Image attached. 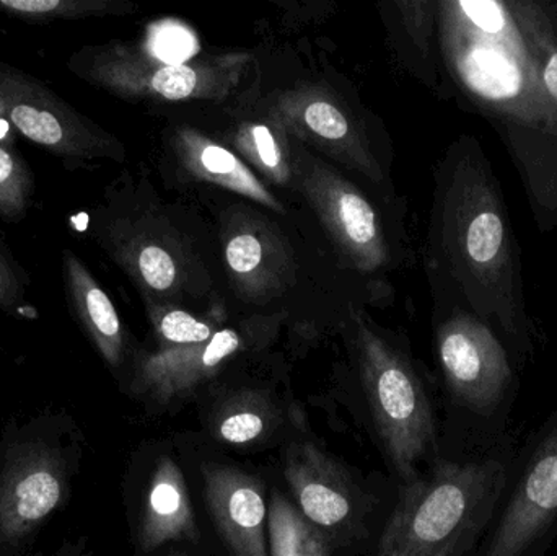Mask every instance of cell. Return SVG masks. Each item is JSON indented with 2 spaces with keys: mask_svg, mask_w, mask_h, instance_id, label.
Here are the masks:
<instances>
[{
  "mask_svg": "<svg viewBox=\"0 0 557 556\" xmlns=\"http://www.w3.org/2000/svg\"><path fill=\"white\" fill-rule=\"evenodd\" d=\"M23 556H95L87 548V542L84 539H75V541H64L54 551L48 552H29Z\"/></svg>",
  "mask_w": 557,
  "mask_h": 556,
  "instance_id": "f1b7e54d",
  "label": "cell"
},
{
  "mask_svg": "<svg viewBox=\"0 0 557 556\" xmlns=\"http://www.w3.org/2000/svg\"><path fill=\"white\" fill-rule=\"evenodd\" d=\"M282 319L284 313H258L240 326H224L201 345L153 351L134 349L124 375L127 391L134 397L162 405L186 397L242 353L267 346L278 332Z\"/></svg>",
  "mask_w": 557,
  "mask_h": 556,
  "instance_id": "30bf717a",
  "label": "cell"
},
{
  "mask_svg": "<svg viewBox=\"0 0 557 556\" xmlns=\"http://www.w3.org/2000/svg\"><path fill=\"white\" fill-rule=\"evenodd\" d=\"M285 480L301 515L317 528H337L352 515L349 479L334 460L311 444L288 449Z\"/></svg>",
  "mask_w": 557,
  "mask_h": 556,
  "instance_id": "e0dca14e",
  "label": "cell"
},
{
  "mask_svg": "<svg viewBox=\"0 0 557 556\" xmlns=\"http://www.w3.org/2000/svg\"><path fill=\"white\" fill-rule=\"evenodd\" d=\"M273 421L270 401L257 392H245L222 407L214 421L215 434L224 443L244 446L264 436Z\"/></svg>",
  "mask_w": 557,
  "mask_h": 556,
  "instance_id": "603a6c76",
  "label": "cell"
},
{
  "mask_svg": "<svg viewBox=\"0 0 557 556\" xmlns=\"http://www.w3.org/2000/svg\"><path fill=\"white\" fill-rule=\"evenodd\" d=\"M354 342L363 391L380 440L405 485L419 479L422 457L435 446V420L428 392L408 359L366 320L354 317Z\"/></svg>",
  "mask_w": 557,
  "mask_h": 556,
  "instance_id": "5b68a950",
  "label": "cell"
},
{
  "mask_svg": "<svg viewBox=\"0 0 557 556\" xmlns=\"http://www.w3.org/2000/svg\"><path fill=\"white\" fill-rule=\"evenodd\" d=\"M136 544L144 554L175 541L198 542L195 512L180 467L159 457L140 493L134 518Z\"/></svg>",
  "mask_w": 557,
  "mask_h": 556,
  "instance_id": "2e32d148",
  "label": "cell"
},
{
  "mask_svg": "<svg viewBox=\"0 0 557 556\" xmlns=\"http://www.w3.org/2000/svg\"><path fill=\"white\" fill-rule=\"evenodd\" d=\"M16 131L0 110V222L18 224L28 215L35 176L16 146Z\"/></svg>",
  "mask_w": 557,
  "mask_h": 556,
  "instance_id": "d6986e66",
  "label": "cell"
},
{
  "mask_svg": "<svg viewBox=\"0 0 557 556\" xmlns=\"http://www.w3.org/2000/svg\"><path fill=\"white\" fill-rule=\"evenodd\" d=\"M253 55L209 54L185 64H166L146 46L126 41L88 45L69 58L67 69L82 81L134 103L227 104L251 94Z\"/></svg>",
  "mask_w": 557,
  "mask_h": 556,
  "instance_id": "277c9868",
  "label": "cell"
},
{
  "mask_svg": "<svg viewBox=\"0 0 557 556\" xmlns=\"http://www.w3.org/2000/svg\"><path fill=\"white\" fill-rule=\"evenodd\" d=\"M0 110L16 133L69 170L126 162V147L110 131L59 97L45 82L0 62Z\"/></svg>",
  "mask_w": 557,
  "mask_h": 556,
  "instance_id": "ba28073f",
  "label": "cell"
},
{
  "mask_svg": "<svg viewBox=\"0 0 557 556\" xmlns=\"http://www.w3.org/2000/svg\"><path fill=\"white\" fill-rule=\"evenodd\" d=\"M271 222L251 211H231L222 222L227 284L253 306L277 302L297 284V258Z\"/></svg>",
  "mask_w": 557,
  "mask_h": 556,
  "instance_id": "7c38bea8",
  "label": "cell"
},
{
  "mask_svg": "<svg viewBox=\"0 0 557 556\" xmlns=\"http://www.w3.org/2000/svg\"><path fill=\"white\" fill-rule=\"evenodd\" d=\"M294 189L317 215L344 267L359 274L389 268L392 250L385 222L370 199L323 157L290 137Z\"/></svg>",
  "mask_w": 557,
  "mask_h": 556,
  "instance_id": "52a82bcc",
  "label": "cell"
},
{
  "mask_svg": "<svg viewBox=\"0 0 557 556\" xmlns=\"http://www.w3.org/2000/svg\"><path fill=\"white\" fill-rule=\"evenodd\" d=\"M88 238L129 277L144 304L183 307L218 286L199 237L175 219L146 176L123 172L85 214Z\"/></svg>",
  "mask_w": 557,
  "mask_h": 556,
  "instance_id": "6da1fadb",
  "label": "cell"
},
{
  "mask_svg": "<svg viewBox=\"0 0 557 556\" xmlns=\"http://www.w3.org/2000/svg\"><path fill=\"white\" fill-rule=\"evenodd\" d=\"M166 163L189 185L211 186L242 196L264 209L285 215L284 205L268 189L263 180L228 146L191 126H176L165 136Z\"/></svg>",
  "mask_w": 557,
  "mask_h": 556,
  "instance_id": "4fadbf2b",
  "label": "cell"
},
{
  "mask_svg": "<svg viewBox=\"0 0 557 556\" xmlns=\"http://www.w3.org/2000/svg\"><path fill=\"white\" fill-rule=\"evenodd\" d=\"M85 453L71 411L45 407L0 428V556H23L65 511Z\"/></svg>",
  "mask_w": 557,
  "mask_h": 556,
  "instance_id": "3957f363",
  "label": "cell"
},
{
  "mask_svg": "<svg viewBox=\"0 0 557 556\" xmlns=\"http://www.w3.org/2000/svg\"><path fill=\"white\" fill-rule=\"evenodd\" d=\"M545 82L549 94H552L557 100V52L552 55L548 65H546Z\"/></svg>",
  "mask_w": 557,
  "mask_h": 556,
  "instance_id": "f546056e",
  "label": "cell"
},
{
  "mask_svg": "<svg viewBox=\"0 0 557 556\" xmlns=\"http://www.w3.org/2000/svg\"><path fill=\"white\" fill-rule=\"evenodd\" d=\"M557 538V410L530 434L474 556H545Z\"/></svg>",
  "mask_w": 557,
  "mask_h": 556,
  "instance_id": "8992f818",
  "label": "cell"
},
{
  "mask_svg": "<svg viewBox=\"0 0 557 556\" xmlns=\"http://www.w3.org/2000/svg\"><path fill=\"white\" fill-rule=\"evenodd\" d=\"M438 358L451 401L470 418L478 440L507 436L516 388L499 346L470 323H448L438 336Z\"/></svg>",
  "mask_w": 557,
  "mask_h": 556,
  "instance_id": "9c48e42d",
  "label": "cell"
},
{
  "mask_svg": "<svg viewBox=\"0 0 557 556\" xmlns=\"http://www.w3.org/2000/svg\"><path fill=\"white\" fill-rule=\"evenodd\" d=\"M510 434L463 459H438L405 485L375 556H474L503 498L516 457Z\"/></svg>",
  "mask_w": 557,
  "mask_h": 556,
  "instance_id": "7a4b0ae2",
  "label": "cell"
},
{
  "mask_svg": "<svg viewBox=\"0 0 557 556\" xmlns=\"http://www.w3.org/2000/svg\"><path fill=\"white\" fill-rule=\"evenodd\" d=\"M206 502L232 556H270L268 508L257 479L232 467H205Z\"/></svg>",
  "mask_w": 557,
  "mask_h": 556,
  "instance_id": "9a60e30c",
  "label": "cell"
},
{
  "mask_svg": "<svg viewBox=\"0 0 557 556\" xmlns=\"http://www.w3.org/2000/svg\"><path fill=\"white\" fill-rule=\"evenodd\" d=\"M147 51L166 64H185L191 61L199 46L193 33L178 23H166L153 32Z\"/></svg>",
  "mask_w": 557,
  "mask_h": 556,
  "instance_id": "484cf974",
  "label": "cell"
},
{
  "mask_svg": "<svg viewBox=\"0 0 557 556\" xmlns=\"http://www.w3.org/2000/svg\"><path fill=\"white\" fill-rule=\"evenodd\" d=\"M32 280L28 271L18 263L9 245L3 240L0 228V312L25 322L39 319L38 309L33 306Z\"/></svg>",
  "mask_w": 557,
  "mask_h": 556,
  "instance_id": "cb8c5ba5",
  "label": "cell"
},
{
  "mask_svg": "<svg viewBox=\"0 0 557 556\" xmlns=\"http://www.w3.org/2000/svg\"><path fill=\"white\" fill-rule=\"evenodd\" d=\"M503 240V221L494 212H483L468 227V255L478 263H487L496 257Z\"/></svg>",
  "mask_w": 557,
  "mask_h": 556,
  "instance_id": "4316f807",
  "label": "cell"
},
{
  "mask_svg": "<svg viewBox=\"0 0 557 556\" xmlns=\"http://www.w3.org/2000/svg\"><path fill=\"white\" fill-rule=\"evenodd\" d=\"M461 9L467 13L468 18L483 29L484 33L503 32L504 25H506V18H504L503 9L499 3L491 2V0H476V2H460Z\"/></svg>",
  "mask_w": 557,
  "mask_h": 556,
  "instance_id": "83f0119b",
  "label": "cell"
},
{
  "mask_svg": "<svg viewBox=\"0 0 557 556\" xmlns=\"http://www.w3.org/2000/svg\"><path fill=\"white\" fill-rule=\"evenodd\" d=\"M231 149L263 178L282 188L294 186L290 136L263 111L234 121L227 131Z\"/></svg>",
  "mask_w": 557,
  "mask_h": 556,
  "instance_id": "ac0fdd59",
  "label": "cell"
},
{
  "mask_svg": "<svg viewBox=\"0 0 557 556\" xmlns=\"http://www.w3.org/2000/svg\"><path fill=\"white\" fill-rule=\"evenodd\" d=\"M268 531L270 556H333L317 526L278 493L271 499Z\"/></svg>",
  "mask_w": 557,
  "mask_h": 556,
  "instance_id": "44dd1931",
  "label": "cell"
},
{
  "mask_svg": "<svg viewBox=\"0 0 557 556\" xmlns=\"http://www.w3.org/2000/svg\"><path fill=\"white\" fill-rule=\"evenodd\" d=\"M137 5L123 0H0V13L29 25L131 15Z\"/></svg>",
  "mask_w": 557,
  "mask_h": 556,
  "instance_id": "ffe728a7",
  "label": "cell"
},
{
  "mask_svg": "<svg viewBox=\"0 0 557 556\" xmlns=\"http://www.w3.org/2000/svg\"><path fill=\"white\" fill-rule=\"evenodd\" d=\"M258 110L288 136L320 156L330 157L375 185L385 180L382 163L370 143L369 131L356 113L324 85L298 84L267 95Z\"/></svg>",
  "mask_w": 557,
  "mask_h": 556,
  "instance_id": "8fae6325",
  "label": "cell"
},
{
  "mask_svg": "<svg viewBox=\"0 0 557 556\" xmlns=\"http://www.w3.org/2000/svg\"><path fill=\"white\" fill-rule=\"evenodd\" d=\"M463 72L470 84L490 97H504L516 90L517 71L503 55L480 49L471 51L463 61Z\"/></svg>",
  "mask_w": 557,
  "mask_h": 556,
  "instance_id": "d4e9b609",
  "label": "cell"
},
{
  "mask_svg": "<svg viewBox=\"0 0 557 556\" xmlns=\"http://www.w3.org/2000/svg\"><path fill=\"white\" fill-rule=\"evenodd\" d=\"M147 317L157 339V349L201 345L219 332L224 316L196 317L188 309L175 306L146 304Z\"/></svg>",
  "mask_w": 557,
  "mask_h": 556,
  "instance_id": "7402d4cb",
  "label": "cell"
},
{
  "mask_svg": "<svg viewBox=\"0 0 557 556\" xmlns=\"http://www.w3.org/2000/svg\"><path fill=\"white\" fill-rule=\"evenodd\" d=\"M61 274L72 320L107 368L117 378H124L134 346L113 300L75 251H62Z\"/></svg>",
  "mask_w": 557,
  "mask_h": 556,
  "instance_id": "5bb4252c",
  "label": "cell"
}]
</instances>
